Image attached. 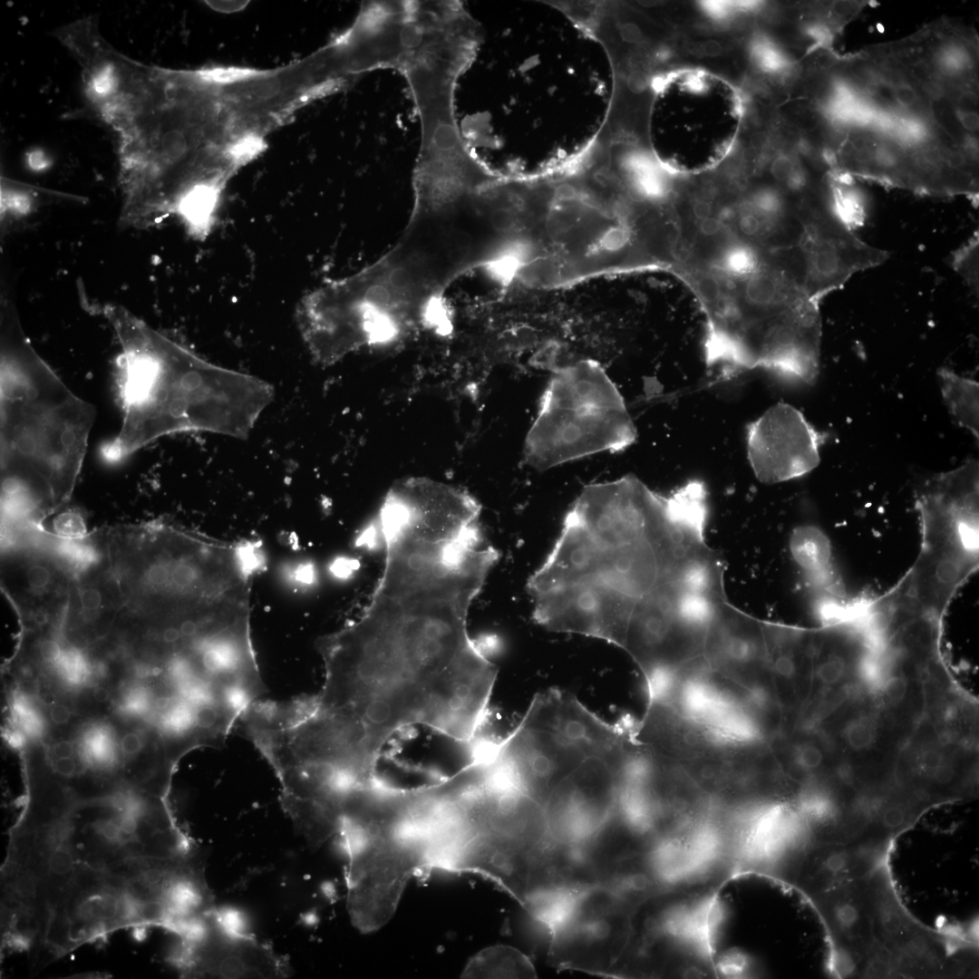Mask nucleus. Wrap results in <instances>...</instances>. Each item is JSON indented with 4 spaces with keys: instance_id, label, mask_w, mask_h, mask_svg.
<instances>
[{
    "instance_id": "11",
    "label": "nucleus",
    "mask_w": 979,
    "mask_h": 979,
    "mask_svg": "<svg viewBox=\"0 0 979 979\" xmlns=\"http://www.w3.org/2000/svg\"><path fill=\"white\" fill-rule=\"evenodd\" d=\"M636 910L604 883L585 887L548 934L549 964L558 970L612 976L630 942Z\"/></svg>"
},
{
    "instance_id": "9",
    "label": "nucleus",
    "mask_w": 979,
    "mask_h": 979,
    "mask_svg": "<svg viewBox=\"0 0 979 979\" xmlns=\"http://www.w3.org/2000/svg\"><path fill=\"white\" fill-rule=\"evenodd\" d=\"M547 835L544 807L490 768L467 801L454 869L480 875L505 891L518 890Z\"/></svg>"
},
{
    "instance_id": "10",
    "label": "nucleus",
    "mask_w": 979,
    "mask_h": 979,
    "mask_svg": "<svg viewBox=\"0 0 979 979\" xmlns=\"http://www.w3.org/2000/svg\"><path fill=\"white\" fill-rule=\"evenodd\" d=\"M818 716L819 732L847 783L862 793L879 792L894 784L897 758L911 733L882 711L867 685L850 691Z\"/></svg>"
},
{
    "instance_id": "5",
    "label": "nucleus",
    "mask_w": 979,
    "mask_h": 979,
    "mask_svg": "<svg viewBox=\"0 0 979 979\" xmlns=\"http://www.w3.org/2000/svg\"><path fill=\"white\" fill-rule=\"evenodd\" d=\"M104 314L121 346L122 423L102 448L119 462L153 440L185 431L243 436L270 398L256 379L217 367L117 305Z\"/></svg>"
},
{
    "instance_id": "13",
    "label": "nucleus",
    "mask_w": 979,
    "mask_h": 979,
    "mask_svg": "<svg viewBox=\"0 0 979 979\" xmlns=\"http://www.w3.org/2000/svg\"><path fill=\"white\" fill-rule=\"evenodd\" d=\"M169 961L186 978H286V956L234 926L216 906L185 933Z\"/></svg>"
},
{
    "instance_id": "20",
    "label": "nucleus",
    "mask_w": 979,
    "mask_h": 979,
    "mask_svg": "<svg viewBox=\"0 0 979 979\" xmlns=\"http://www.w3.org/2000/svg\"><path fill=\"white\" fill-rule=\"evenodd\" d=\"M888 846L867 838L842 843L810 842L792 883L812 897L886 864Z\"/></svg>"
},
{
    "instance_id": "17",
    "label": "nucleus",
    "mask_w": 979,
    "mask_h": 979,
    "mask_svg": "<svg viewBox=\"0 0 979 979\" xmlns=\"http://www.w3.org/2000/svg\"><path fill=\"white\" fill-rule=\"evenodd\" d=\"M826 437L793 406L775 404L747 427L751 467L763 483L803 476L819 465Z\"/></svg>"
},
{
    "instance_id": "23",
    "label": "nucleus",
    "mask_w": 979,
    "mask_h": 979,
    "mask_svg": "<svg viewBox=\"0 0 979 979\" xmlns=\"http://www.w3.org/2000/svg\"><path fill=\"white\" fill-rule=\"evenodd\" d=\"M938 377L943 398L958 424L979 436V384L948 368H940Z\"/></svg>"
},
{
    "instance_id": "21",
    "label": "nucleus",
    "mask_w": 979,
    "mask_h": 979,
    "mask_svg": "<svg viewBox=\"0 0 979 979\" xmlns=\"http://www.w3.org/2000/svg\"><path fill=\"white\" fill-rule=\"evenodd\" d=\"M790 548L794 559L816 587H830L831 595L838 594L832 582L829 545L819 529L810 526L796 528Z\"/></svg>"
},
{
    "instance_id": "27",
    "label": "nucleus",
    "mask_w": 979,
    "mask_h": 979,
    "mask_svg": "<svg viewBox=\"0 0 979 979\" xmlns=\"http://www.w3.org/2000/svg\"><path fill=\"white\" fill-rule=\"evenodd\" d=\"M956 117L963 128L968 131L975 132L979 127L978 114L965 110H957Z\"/></svg>"
},
{
    "instance_id": "18",
    "label": "nucleus",
    "mask_w": 979,
    "mask_h": 979,
    "mask_svg": "<svg viewBox=\"0 0 979 979\" xmlns=\"http://www.w3.org/2000/svg\"><path fill=\"white\" fill-rule=\"evenodd\" d=\"M800 247L805 265V292L813 302L840 289L858 272L888 258V252L858 237L832 210L807 218Z\"/></svg>"
},
{
    "instance_id": "24",
    "label": "nucleus",
    "mask_w": 979,
    "mask_h": 979,
    "mask_svg": "<svg viewBox=\"0 0 979 979\" xmlns=\"http://www.w3.org/2000/svg\"><path fill=\"white\" fill-rule=\"evenodd\" d=\"M979 235L976 231L966 243L953 253L952 266L972 292L978 294Z\"/></svg>"
},
{
    "instance_id": "2",
    "label": "nucleus",
    "mask_w": 979,
    "mask_h": 979,
    "mask_svg": "<svg viewBox=\"0 0 979 979\" xmlns=\"http://www.w3.org/2000/svg\"><path fill=\"white\" fill-rule=\"evenodd\" d=\"M200 855L162 800L21 820L1 868V927L59 950L143 927L170 874Z\"/></svg>"
},
{
    "instance_id": "15",
    "label": "nucleus",
    "mask_w": 979,
    "mask_h": 979,
    "mask_svg": "<svg viewBox=\"0 0 979 979\" xmlns=\"http://www.w3.org/2000/svg\"><path fill=\"white\" fill-rule=\"evenodd\" d=\"M586 759L553 727L527 712L514 731L490 749L493 766L542 807Z\"/></svg>"
},
{
    "instance_id": "7",
    "label": "nucleus",
    "mask_w": 979,
    "mask_h": 979,
    "mask_svg": "<svg viewBox=\"0 0 979 979\" xmlns=\"http://www.w3.org/2000/svg\"><path fill=\"white\" fill-rule=\"evenodd\" d=\"M636 439L620 392L602 366L585 360L550 380L530 427L524 454L546 470L601 451H619Z\"/></svg>"
},
{
    "instance_id": "6",
    "label": "nucleus",
    "mask_w": 979,
    "mask_h": 979,
    "mask_svg": "<svg viewBox=\"0 0 979 979\" xmlns=\"http://www.w3.org/2000/svg\"><path fill=\"white\" fill-rule=\"evenodd\" d=\"M339 833L347 854V909L361 932L393 916L415 874L431 870V845L406 788L375 778L342 796Z\"/></svg>"
},
{
    "instance_id": "19",
    "label": "nucleus",
    "mask_w": 979,
    "mask_h": 979,
    "mask_svg": "<svg viewBox=\"0 0 979 979\" xmlns=\"http://www.w3.org/2000/svg\"><path fill=\"white\" fill-rule=\"evenodd\" d=\"M885 865L810 897L829 931L840 974L863 975L874 955L877 877Z\"/></svg>"
},
{
    "instance_id": "14",
    "label": "nucleus",
    "mask_w": 979,
    "mask_h": 979,
    "mask_svg": "<svg viewBox=\"0 0 979 979\" xmlns=\"http://www.w3.org/2000/svg\"><path fill=\"white\" fill-rule=\"evenodd\" d=\"M894 783L932 806L974 797L977 746L946 736L924 717L899 753Z\"/></svg>"
},
{
    "instance_id": "26",
    "label": "nucleus",
    "mask_w": 979,
    "mask_h": 979,
    "mask_svg": "<svg viewBox=\"0 0 979 979\" xmlns=\"http://www.w3.org/2000/svg\"><path fill=\"white\" fill-rule=\"evenodd\" d=\"M39 653L44 661L53 662L60 656L61 647L56 641L46 639L41 642Z\"/></svg>"
},
{
    "instance_id": "12",
    "label": "nucleus",
    "mask_w": 979,
    "mask_h": 979,
    "mask_svg": "<svg viewBox=\"0 0 979 979\" xmlns=\"http://www.w3.org/2000/svg\"><path fill=\"white\" fill-rule=\"evenodd\" d=\"M74 575L55 537L42 527L4 534L2 590L30 625L65 616Z\"/></svg>"
},
{
    "instance_id": "31",
    "label": "nucleus",
    "mask_w": 979,
    "mask_h": 979,
    "mask_svg": "<svg viewBox=\"0 0 979 979\" xmlns=\"http://www.w3.org/2000/svg\"><path fill=\"white\" fill-rule=\"evenodd\" d=\"M53 753L58 758L72 757L73 753V746L67 741H61L54 744L53 748Z\"/></svg>"
},
{
    "instance_id": "1",
    "label": "nucleus",
    "mask_w": 979,
    "mask_h": 979,
    "mask_svg": "<svg viewBox=\"0 0 979 979\" xmlns=\"http://www.w3.org/2000/svg\"><path fill=\"white\" fill-rule=\"evenodd\" d=\"M458 605L420 591L373 597L352 624L316 642L325 667L308 703L330 741L363 773L415 726L477 738L497 677Z\"/></svg>"
},
{
    "instance_id": "29",
    "label": "nucleus",
    "mask_w": 979,
    "mask_h": 979,
    "mask_svg": "<svg viewBox=\"0 0 979 979\" xmlns=\"http://www.w3.org/2000/svg\"><path fill=\"white\" fill-rule=\"evenodd\" d=\"M121 747L124 753L135 754L141 749V740L136 733H126L121 740Z\"/></svg>"
},
{
    "instance_id": "8",
    "label": "nucleus",
    "mask_w": 979,
    "mask_h": 979,
    "mask_svg": "<svg viewBox=\"0 0 979 979\" xmlns=\"http://www.w3.org/2000/svg\"><path fill=\"white\" fill-rule=\"evenodd\" d=\"M742 118V99L728 82L699 69L674 72L660 85L652 103L653 150L671 172L707 171L729 154Z\"/></svg>"
},
{
    "instance_id": "16",
    "label": "nucleus",
    "mask_w": 979,
    "mask_h": 979,
    "mask_svg": "<svg viewBox=\"0 0 979 979\" xmlns=\"http://www.w3.org/2000/svg\"><path fill=\"white\" fill-rule=\"evenodd\" d=\"M618 765L588 758L557 786L544 807L548 838L584 846L594 836L617 802Z\"/></svg>"
},
{
    "instance_id": "33",
    "label": "nucleus",
    "mask_w": 979,
    "mask_h": 979,
    "mask_svg": "<svg viewBox=\"0 0 979 979\" xmlns=\"http://www.w3.org/2000/svg\"><path fill=\"white\" fill-rule=\"evenodd\" d=\"M501 186L503 187V189H504V190H505V192H506V194H507V198H508V201H509V218H510V226H511V228H512V225H511V212H510V201H509V194H508V191H507V189H505L504 185L502 184V182H501ZM511 232H512V230H511ZM512 255H513V238H512ZM511 261H512V257H511ZM511 261H510V265H509V272H508V274H507V276H506V280H505V282H504V284H503V285H505V284H506V282H507V279H508V277H509V272H510V267H511Z\"/></svg>"
},
{
    "instance_id": "32",
    "label": "nucleus",
    "mask_w": 979,
    "mask_h": 979,
    "mask_svg": "<svg viewBox=\"0 0 979 979\" xmlns=\"http://www.w3.org/2000/svg\"><path fill=\"white\" fill-rule=\"evenodd\" d=\"M110 693L103 687H99L93 692L94 699L99 703H104L109 699Z\"/></svg>"
},
{
    "instance_id": "3",
    "label": "nucleus",
    "mask_w": 979,
    "mask_h": 979,
    "mask_svg": "<svg viewBox=\"0 0 979 979\" xmlns=\"http://www.w3.org/2000/svg\"><path fill=\"white\" fill-rule=\"evenodd\" d=\"M413 208L397 242L360 271L325 283L318 297L333 324L362 348L449 327L445 294L475 270L490 274L498 236L482 182L413 173Z\"/></svg>"
},
{
    "instance_id": "25",
    "label": "nucleus",
    "mask_w": 979,
    "mask_h": 979,
    "mask_svg": "<svg viewBox=\"0 0 979 979\" xmlns=\"http://www.w3.org/2000/svg\"><path fill=\"white\" fill-rule=\"evenodd\" d=\"M897 102L903 107L912 106L917 100L916 91L906 83H900L894 88Z\"/></svg>"
},
{
    "instance_id": "28",
    "label": "nucleus",
    "mask_w": 979,
    "mask_h": 979,
    "mask_svg": "<svg viewBox=\"0 0 979 979\" xmlns=\"http://www.w3.org/2000/svg\"><path fill=\"white\" fill-rule=\"evenodd\" d=\"M54 771L63 778H72L76 771V764L72 757L58 758L53 763Z\"/></svg>"
},
{
    "instance_id": "4",
    "label": "nucleus",
    "mask_w": 979,
    "mask_h": 979,
    "mask_svg": "<svg viewBox=\"0 0 979 979\" xmlns=\"http://www.w3.org/2000/svg\"><path fill=\"white\" fill-rule=\"evenodd\" d=\"M0 345L2 521L38 525L70 499L96 412L36 353L9 302Z\"/></svg>"
},
{
    "instance_id": "22",
    "label": "nucleus",
    "mask_w": 979,
    "mask_h": 979,
    "mask_svg": "<svg viewBox=\"0 0 979 979\" xmlns=\"http://www.w3.org/2000/svg\"><path fill=\"white\" fill-rule=\"evenodd\" d=\"M465 978H536L531 960L518 949L494 945L475 955L467 964Z\"/></svg>"
},
{
    "instance_id": "30",
    "label": "nucleus",
    "mask_w": 979,
    "mask_h": 979,
    "mask_svg": "<svg viewBox=\"0 0 979 979\" xmlns=\"http://www.w3.org/2000/svg\"><path fill=\"white\" fill-rule=\"evenodd\" d=\"M50 716L54 723L63 724L68 722L70 712L64 705L56 704L51 708Z\"/></svg>"
}]
</instances>
